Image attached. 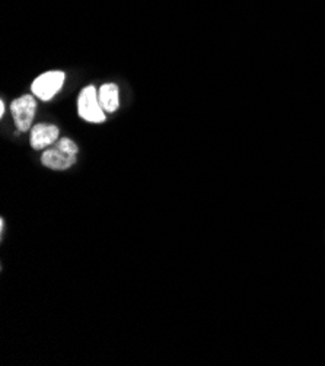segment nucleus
I'll list each match as a JSON object with an SVG mask.
<instances>
[{
  "mask_svg": "<svg viewBox=\"0 0 325 366\" xmlns=\"http://www.w3.org/2000/svg\"><path fill=\"white\" fill-rule=\"evenodd\" d=\"M77 155V146L73 140L65 137L56 141V145L47 151H44L42 156L43 165L56 170V171H63L75 165Z\"/></svg>",
  "mask_w": 325,
  "mask_h": 366,
  "instance_id": "obj_1",
  "label": "nucleus"
},
{
  "mask_svg": "<svg viewBox=\"0 0 325 366\" xmlns=\"http://www.w3.org/2000/svg\"><path fill=\"white\" fill-rule=\"evenodd\" d=\"M77 113L89 123H104L106 113L99 103V96L95 87H87L79 94Z\"/></svg>",
  "mask_w": 325,
  "mask_h": 366,
  "instance_id": "obj_2",
  "label": "nucleus"
},
{
  "mask_svg": "<svg viewBox=\"0 0 325 366\" xmlns=\"http://www.w3.org/2000/svg\"><path fill=\"white\" fill-rule=\"evenodd\" d=\"M65 73L60 70L46 72L42 76H38L32 82V94L42 101H50L60 89H62L65 84Z\"/></svg>",
  "mask_w": 325,
  "mask_h": 366,
  "instance_id": "obj_3",
  "label": "nucleus"
},
{
  "mask_svg": "<svg viewBox=\"0 0 325 366\" xmlns=\"http://www.w3.org/2000/svg\"><path fill=\"white\" fill-rule=\"evenodd\" d=\"M37 103L34 95H24L21 98H16L11 104V113L13 115L15 126L18 130L27 132L32 126V120L35 117Z\"/></svg>",
  "mask_w": 325,
  "mask_h": 366,
  "instance_id": "obj_4",
  "label": "nucleus"
},
{
  "mask_svg": "<svg viewBox=\"0 0 325 366\" xmlns=\"http://www.w3.org/2000/svg\"><path fill=\"white\" fill-rule=\"evenodd\" d=\"M58 139V129L53 125H35L31 129V146L35 151H43L53 144H56Z\"/></svg>",
  "mask_w": 325,
  "mask_h": 366,
  "instance_id": "obj_5",
  "label": "nucleus"
},
{
  "mask_svg": "<svg viewBox=\"0 0 325 366\" xmlns=\"http://www.w3.org/2000/svg\"><path fill=\"white\" fill-rule=\"evenodd\" d=\"M99 103L103 106L104 111L114 113L118 108L120 98H118V87L114 84H106L99 88L98 92Z\"/></svg>",
  "mask_w": 325,
  "mask_h": 366,
  "instance_id": "obj_6",
  "label": "nucleus"
},
{
  "mask_svg": "<svg viewBox=\"0 0 325 366\" xmlns=\"http://www.w3.org/2000/svg\"><path fill=\"white\" fill-rule=\"evenodd\" d=\"M5 115V103L4 101H0V117Z\"/></svg>",
  "mask_w": 325,
  "mask_h": 366,
  "instance_id": "obj_7",
  "label": "nucleus"
}]
</instances>
